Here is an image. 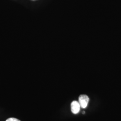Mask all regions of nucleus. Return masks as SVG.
<instances>
[{
    "instance_id": "obj_1",
    "label": "nucleus",
    "mask_w": 121,
    "mask_h": 121,
    "mask_svg": "<svg viewBox=\"0 0 121 121\" xmlns=\"http://www.w3.org/2000/svg\"><path fill=\"white\" fill-rule=\"evenodd\" d=\"M89 101V98L86 95H81L78 97V102L80 107L83 108H86Z\"/></svg>"
},
{
    "instance_id": "obj_2",
    "label": "nucleus",
    "mask_w": 121,
    "mask_h": 121,
    "mask_svg": "<svg viewBox=\"0 0 121 121\" xmlns=\"http://www.w3.org/2000/svg\"><path fill=\"white\" fill-rule=\"evenodd\" d=\"M80 107L79 102L77 101L74 100L71 103V110L73 114L78 113L80 110Z\"/></svg>"
},
{
    "instance_id": "obj_3",
    "label": "nucleus",
    "mask_w": 121,
    "mask_h": 121,
    "mask_svg": "<svg viewBox=\"0 0 121 121\" xmlns=\"http://www.w3.org/2000/svg\"><path fill=\"white\" fill-rule=\"evenodd\" d=\"M6 121H21L17 119V118H13V117H10L8 119H7Z\"/></svg>"
}]
</instances>
